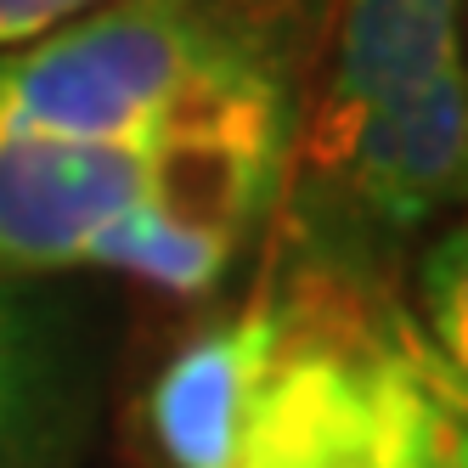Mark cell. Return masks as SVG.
<instances>
[{
	"label": "cell",
	"mask_w": 468,
	"mask_h": 468,
	"mask_svg": "<svg viewBox=\"0 0 468 468\" xmlns=\"http://www.w3.org/2000/svg\"><path fill=\"white\" fill-rule=\"evenodd\" d=\"M293 0H102L0 51V136L158 142L249 90L293 85Z\"/></svg>",
	"instance_id": "obj_1"
},
{
	"label": "cell",
	"mask_w": 468,
	"mask_h": 468,
	"mask_svg": "<svg viewBox=\"0 0 468 468\" xmlns=\"http://www.w3.org/2000/svg\"><path fill=\"white\" fill-rule=\"evenodd\" d=\"M423 400L418 333L293 305L238 468H378Z\"/></svg>",
	"instance_id": "obj_2"
},
{
	"label": "cell",
	"mask_w": 468,
	"mask_h": 468,
	"mask_svg": "<svg viewBox=\"0 0 468 468\" xmlns=\"http://www.w3.org/2000/svg\"><path fill=\"white\" fill-rule=\"evenodd\" d=\"M316 231L350 243L412 238L468 204V69L367 113L327 153L299 158Z\"/></svg>",
	"instance_id": "obj_3"
},
{
	"label": "cell",
	"mask_w": 468,
	"mask_h": 468,
	"mask_svg": "<svg viewBox=\"0 0 468 468\" xmlns=\"http://www.w3.org/2000/svg\"><path fill=\"white\" fill-rule=\"evenodd\" d=\"M102 373L90 288L0 277V468H74L96 429Z\"/></svg>",
	"instance_id": "obj_4"
},
{
	"label": "cell",
	"mask_w": 468,
	"mask_h": 468,
	"mask_svg": "<svg viewBox=\"0 0 468 468\" xmlns=\"http://www.w3.org/2000/svg\"><path fill=\"white\" fill-rule=\"evenodd\" d=\"M158 197V142L0 136V277L80 271L85 249Z\"/></svg>",
	"instance_id": "obj_5"
},
{
	"label": "cell",
	"mask_w": 468,
	"mask_h": 468,
	"mask_svg": "<svg viewBox=\"0 0 468 468\" xmlns=\"http://www.w3.org/2000/svg\"><path fill=\"white\" fill-rule=\"evenodd\" d=\"M293 299H254L158 367L147 389V429L170 468H238L260 384L288 339Z\"/></svg>",
	"instance_id": "obj_6"
},
{
	"label": "cell",
	"mask_w": 468,
	"mask_h": 468,
	"mask_svg": "<svg viewBox=\"0 0 468 468\" xmlns=\"http://www.w3.org/2000/svg\"><path fill=\"white\" fill-rule=\"evenodd\" d=\"M452 69H463V0H345L327 80L299 119L293 158L327 153L367 113L429 90Z\"/></svg>",
	"instance_id": "obj_7"
},
{
	"label": "cell",
	"mask_w": 468,
	"mask_h": 468,
	"mask_svg": "<svg viewBox=\"0 0 468 468\" xmlns=\"http://www.w3.org/2000/svg\"><path fill=\"white\" fill-rule=\"evenodd\" d=\"M243 238L181 215L170 204H136L130 215H119L102 238H96L80 260V271H108V277H136L170 299H204L226 282L231 260H238Z\"/></svg>",
	"instance_id": "obj_8"
},
{
	"label": "cell",
	"mask_w": 468,
	"mask_h": 468,
	"mask_svg": "<svg viewBox=\"0 0 468 468\" xmlns=\"http://www.w3.org/2000/svg\"><path fill=\"white\" fill-rule=\"evenodd\" d=\"M418 305H423V350L434 367L468 395V220L441 231L418 260Z\"/></svg>",
	"instance_id": "obj_9"
},
{
	"label": "cell",
	"mask_w": 468,
	"mask_h": 468,
	"mask_svg": "<svg viewBox=\"0 0 468 468\" xmlns=\"http://www.w3.org/2000/svg\"><path fill=\"white\" fill-rule=\"evenodd\" d=\"M423 361V400L407 418L400 441L389 446V457L378 468H468V407L457 384L434 367V356L418 345Z\"/></svg>",
	"instance_id": "obj_10"
},
{
	"label": "cell",
	"mask_w": 468,
	"mask_h": 468,
	"mask_svg": "<svg viewBox=\"0 0 468 468\" xmlns=\"http://www.w3.org/2000/svg\"><path fill=\"white\" fill-rule=\"evenodd\" d=\"M90 6H102V0H0V51H17L28 40H40L57 23H69Z\"/></svg>",
	"instance_id": "obj_11"
},
{
	"label": "cell",
	"mask_w": 468,
	"mask_h": 468,
	"mask_svg": "<svg viewBox=\"0 0 468 468\" xmlns=\"http://www.w3.org/2000/svg\"><path fill=\"white\" fill-rule=\"evenodd\" d=\"M463 69H468V46H463Z\"/></svg>",
	"instance_id": "obj_12"
},
{
	"label": "cell",
	"mask_w": 468,
	"mask_h": 468,
	"mask_svg": "<svg viewBox=\"0 0 468 468\" xmlns=\"http://www.w3.org/2000/svg\"><path fill=\"white\" fill-rule=\"evenodd\" d=\"M457 395H463V389H457ZM463 407H468V395H463Z\"/></svg>",
	"instance_id": "obj_13"
}]
</instances>
